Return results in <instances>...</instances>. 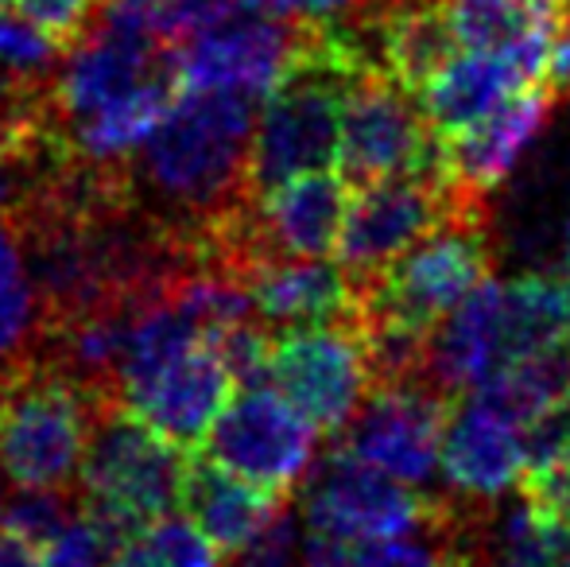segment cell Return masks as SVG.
<instances>
[{"instance_id":"24","label":"cell","mask_w":570,"mask_h":567,"mask_svg":"<svg viewBox=\"0 0 570 567\" xmlns=\"http://www.w3.org/2000/svg\"><path fill=\"white\" fill-rule=\"evenodd\" d=\"M82 517L78 490H36V486H16L8 501H0V529L16 532L28 545L47 548L62 529Z\"/></svg>"},{"instance_id":"28","label":"cell","mask_w":570,"mask_h":567,"mask_svg":"<svg viewBox=\"0 0 570 567\" xmlns=\"http://www.w3.org/2000/svg\"><path fill=\"white\" fill-rule=\"evenodd\" d=\"M106 564H109L106 540L94 532V525L86 517H78L70 529H62L43 548V564L39 567H106Z\"/></svg>"},{"instance_id":"1","label":"cell","mask_w":570,"mask_h":567,"mask_svg":"<svg viewBox=\"0 0 570 567\" xmlns=\"http://www.w3.org/2000/svg\"><path fill=\"white\" fill-rule=\"evenodd\" d=\"M261 98L179 86L140 148L120 159L128 195L203 265V245L248 198V151Z\"/></svg>"},{"instance_id":"13","label":"cell","mask_w":570,"mask_h":567,"mask_svg":"<svg viewBox=\"0 0 570 567\" xmlns=\"http://www.w3.org/2000/svg\"><path fill=\"white\" fill-rule=\"evenodd\" d=\"M233 389H237V378H233L229 362L222 358L218 342L206 339L175 358L171 365H164L140 389H132L125 404L175 447L198 451Z\"/></svg>"},{"instance_id":"23","label":"cell","mask_w":570,"mask_h":567,"mask_svg":"<svg viewBox=\"0 0 570 567\" xmlns=\"http://www.w3.org/2000/svg\"><path fill=\"white\" fill-rule=\"evenodd\" d=\"M303 564L307 567H439L435 532L392 540L365 537H326L303 529Z\"/></svg>"},{"instance_id":"25","label":"cell","mask_w":570,"mask_h":567,"mask_svg":"<svg viewBox=\"0 0 570 567\" xmlns=\"http://www.w3.org/2000/svg\"><path fill=\"white\" fill-rule=\"evenodd\" d=\"M12 8L28 23H36L59 51H67L94 28L106 0H12Z\"/></svg>"},{"instance_id":"29","label":"cell","mask_w":570,"mask_h":567,"mask_svg":"<svg viewBox=\"0 0 570 567\" xmlns=\"http://www.w3.org/2000/svg\"><path fill=\"white\" fill-rule=\"evenodd\" d=\"M245 4H253V0H164L167 31H171L175 47H179L187 36H195V31L226 20V16H233Z\"/></svg>"},{"instance_id":"35","label":"cell","mask_w":570,"mask_h":567,"mask_svg":"<svg viewBox=\"0 0 570 567\" xmlns=\"http://www.w3.org/2000/svg\"><path fill=\"white\" fill-rule=\"evenodd\" d=\"M563 16H570V0H563Z\"/></svg>"},{"instance_id":"27","label":"cell","mask_w":570,"mask_h":567,"mask_svg":"<svg viewBox=\"0 0 570 567\" xmlns=\"http://www.w3.org/2000/svg\"><path fill=\"white\" fill-rule=\"evenodd\" d=\"M229 567H307L303 564V521L292 506L240 553L229 556Z\"/></svg>"},{"instance_id":"12","label":"cell","mask_w":570,"mask_h":567,"mask_svg":"<svg viewBox=\"0 0 570 567\" xmlns=\"http://www.w3.org/2000/svg\"><path fill=\"white\" fill-rule=\"evenodd\" d=\"M556 101L559 98L543 82H528L517 94H509L493 114L481 117L478 125L454 133V137H439L443 140V156H439L443 179L470 203H485L489 190L501 187L528 156L532 140L551 121Z\"/></svg>"},{"instance_id":"18","label":"cell","mask_w":570,"mask_h":567,"mask_svg":"<svg viewBox=\"0 0 570 567\" xmlns=\"http://www.w3.org/2000/svg\"><path fill=\"white\" fill-rule=\"evenodd\" d=\"M179 506L187 509V517L206 532V540L222 556H233L245 545H253L292 506V498L261 490V486L229 475L210 459H190Z\"/></svg>"},{"instance_id":"15","label":"cell","mask_w":570,"mask_h":567,"mask_svg":"<svg viewBox=\"0 0 570 567\" xmlns=\"http://www.w3.org/2000/svg\"><path fill=\"white\" fill-rule=\"evenodd\" d=\"M245 292L268 331L357 323V295L342 265L326 257H268L245 273Z\"/></svg>"},{"instance_id":"31","label":"cell","mask_w":570,"mask_h":567,"mask_svg":"<svg viewBox=\"0 0 570 567\" xmlns=\"http://www.w3.org/2000/svg\"><path fill=\"white\" fill-rule=\"evenodd\" d=\"M543 86H548L556 98H570V16H559V23H556L548 62H543Z\"/></svg>"},{"instance_id":"8","label":"cell","mask_w":570,"mask_h":567,"mask_svg":"<svg viewBox=\"0 0 570 567\" xmlns=\"http://www.w3.org/2000/svg\"><path fill=\"white\" fill-rule=\"evenodd\" d=\"M295 493L303 529L326 537H415L431 529L439 509V493L396 482L353 459L345 447H334L323 462H315Z\"/></svg>"},{"instance_id":"14","label":"cell","mask_w":570,"mask_h":567,"mask_svg":"<svg viewBox=\"0 0 570 567\" xmlns=\"http://www.w3.org/2000/svg\"><path fill=\"white\" fill-rule=\"evenodd\" d=\"M439 467L451 498L497 501L524 475V436L478 397H458L443 428Z\"/></svg>"},{"instance_id":"4","label":"cell","mask_w":570,"mask_h":567,"mask_svg":"<svg viewBox=\"0 0 570 567\" xmlns=\"http://www.w3.org/2000/svg\"><path fill=\"white\" fill-rule=\"evenodd\" d=\"M90 397L47 354H36L0 381V475L12 486L75 490L94 412Z\"/></svg>"},{"instance_id":"9","label":"cell","mask_w":570,"mask_h":567,"mask_svg":"<svg viewBox=\"0 0 570 567\" xmlns=\"http://www.w3.org/2000/svg\"><path fill=\"white\" fill-rule=\"evenodd\" d=\"M443 140L431 129L420 98L389 70L368 67L357 75L342 109L338 175L350 187L389 175L439 172Z\"/></svg>"},{"instance_id":"32","label":"cell","mask_w":570,"mask_h":567,"mask_svg":"<svg viewBox=\"0 0 570 567\" xmlns=\"http://www.w3.org/2000/svg\"><path fill=\"white\" fill-rule=\"evenodd\" d=\"M43 564V548L28 545L16 532L0 529V567H39Z\"/></svg>"},{"instance_id":"6","label":"cell","mask_w":570,"mask_h":567,"mask_svg":"<svg viewBox=\"0 0 570 567\" xmlns=\"http://www.w3.org/2000/svg\"><path fill=\"white\" fill-rule=\"evenodd\" d=\"M206 459L279 498H292L318 459V428L272 385H237L206 431Z\"/></svg>"},{"instance_id":"20","label":"cell","mask_w":570,"mask_h":567,"mask_svg":"<svg viewBox=\"0 0 570 567\" xmlns=\"http://www.w3.org/2000/svg\"><path fill=\"white\" fill-rule=\"evenodd\" d=\"M528 86V78L512 67L509 59L489 51H454L435 75L428 78L415 98H420L423 114H428L431 129L439 137H454V133L478 125L485 114H493L509 94Z\"/></svg>"},{"instance_id":"19","label":"cell","mask_w":570,"mask_h":567,"mask_svg":"<svg viewBox=\"0 0 570 567\" xmlns=\"http://www.w3.org/2000/svg\"><path fill=\"white\" fill-rule=\"evenodd\" d=\"M361 16H365L368 43H373L381 70H389L412 94H420L428 78L458 51V36L446 20L443 0L361 8Z\"/></svg>"},{"instance_id":"26","label":"cell","mask_w":570,"mask_h":567,"mask_svg":"<svg viewBox=\"0 0 570 567\" xmlns=\"http://www.w3.org/2000/svg\"><path fill=\"white\" fill-rule=\"evenodd\" d=\"M0 62L23 75H55L59 62V47L28 23L20 12H8V4H0Z\"/></svg>"},{"instance_id":"36","label":"cell","mask_w":570,"mask_h":567,"mask_svg":"<svg viewBox=\"0 0 570 567\" xmlns=\"http://www.w3.org/2000/svg\"><path fill=\"white\" fill-rule=\"evenodd\" d=\"M563 459H567V462H570V443H567V454H563Z\"/></svg>"},{"instance_id":"5","label":"cell","mask_w":570,"mask_h":567,"mask_svg":"<svg viewBox=\"0 0 570 567\" xmlns=\"http://www.w3.org/2000/svg\"><path fill=\"white\" fill-rule=\"evenodd\" d=\"M451 214H489L485 203L462 198L443 179V167L428 175H389L361 183L345 203L338 229V265L353 287L368 284L389 261H396L415 237L439 226Z\"/></svg>"},{"instance_id":"38","label":"cell","mask_w":570,"mask_h":567,"mask_svg":"<svg viewBox=\"0 0 570 567\" xmlns=\"http://www.w3.org/2000/svg\"><path fill=\"white\" fill-rule=\"evenodd\" d=\"M567 567H570V564H567Z\"/></svg>"},{"instance_id":"11","label":"cell","mask_w":570,"mask_h":567,"mask_svg":"<svg viewBox=\"0 0 570 567\" xmlns=\"http://www.w3.org/2000/svg\"><path fill=\"white\" fill-rule=\"evenodd\" d=\"M303 23L272 8L268 0L237 8L226 20L187 36L175 47L179 86L195 90H240L264 101L299 55Z\"/></svg>"},{"instance_id":"21","label":"cell","mask_w":570,"mask_h":567,"mask_svg":"<svg viewBox=\"0 0 570 567\" xmlns=\"http://www.w3.org/2000/svg\"><path fill=\"white\" fill-rule=\"evenodd\" d=\"M43 323L12 226L0 218V381L39 354Z\"/></svg>"},{"instance_id":"34","label":"cell","mask_w":570,"mask_h":567,"mask_svg":"<svg viewBox=\"0 0 570 567\" xmlns=\"http://www.w3.org/2000/svg\"><path fill=\"white\" fill-rule=\"evenodd\" d=\"M563 268H567V276H570V218H567V226H563Z\"/></svg>"},{"instance_id":"22","label":"cell","mask_w":570,"mask_h":567,"mask_svg":"<svg viewBox=\"0 0 570 567\" xmlns=\"http://www.w3.org/2000/svg\"><path fill=\"white\" fill-rule=\"evenodd\" d=\"M106 567H222V553L195 521L167 514L128 532Z\"/></svg>"},{"instance_id":"10","label":"cell","mask_w":570,"mask_h":567,"mask_svg":"<svg viewBox=\"0 0 570 567\" xmlns=\"http://www.w3.org/2000/svg\"><path fill=\"white\" fill-rule=\"evenodd\" d=\"M451 404L454 397L435 389L428 378L381 381L342 428L338 447L396 482L431 490Z\"/></svg>"},{"instance_id":"3","label":"cell","mask_w":570,"mask_h":567,"mask_svg":"<svg viewBox=\"0 0 570 567\" xmlns=\"http://www.w3.org/2000/svg\"><path fill=\"white\" fill-rule=\"evenodd\" d=\"M493 265L497 242L489 214H451L415 237L373 281L353 287L357 323L431 334L473 287L489 281Z\"/></svg>"},{"instance_id":"37","label":"cell","mask_w":570,"mask_h":567,"mask_svg":"<svg viewBox=\"0 0 570 567\" xmlns=\"http://www.w3.org/2000/svg\"><path fill=\"white\" fill-rule=\"evenodd\" d=\"M0 501H4V493H0Z\"/></svg>"},{"instance_id":"30","label":"cell","mask_w":570,"mask_h":567,"mask_svg":"<svg viewBox=\"0 0 570 567\" xmlns=\"http://www.w3.org/2000/svg\"><path fill=\"white\" fill-rule=\"evenodd\" d=\"M284 16H292L303 28H323V23H342L361 8V0H268Z\"/></svg>"},{"instance_id":"2","label":"cell","mask_w":570,"mask_h":567,"mask_svg":"<svg viewBox=\"0 0 570 567\" xmlns=\"http://www.w3.org/2000/svg\"><path fill=\"white\" fill-rule=\"evenodd\" d=\"M187 454L190 451L159 436L125 401H109L94 412L78 470V498L82 517L106 540L109 553L140 525L179 509L190 470Z\"/></svg>"},{"instance_id":"7","label":"cell","mask_w":570,"mask_h":567,"mask_svg":"<svg viewBox=\"0 0 570 567\" xmlns=\"http://www.w3.org/2000/svg\"><path fill=\"white\" fill-rule=\"evenodd\" d=\"M264 381L284 393L318 436L338 439L373 389V365L357 323L272 331Z\"/></svg>"},{"instance_id":"16","label":"cell","mask_w":570,"mask_h":567,"mask_svg":"<svg viewBox=\"0 0 570 567\" xmlns=\"http://www.w3.org/2000/svg\"><path fill=\"white\" fill-rule=\"evenodd\" d=\"M443 8L458 47L501 55L528 82H543L563 0H443Z\"/></svg>"},{"instance_id":"17","label":"cell","mask_w":570,"mask_h":567,"mask_svg":"<svg viewBox=\"0 0 570 567\" xmlns=\"http://www.w3.org/2000/svg\"><path fill=\"white\" fill-rule=\"evenodd\" d=\"M548 354H570V276L532 268L497 281V370Z\"/></svg>"},{"instance_id":"33","label":"cell","mask_w":570,"mask_h":567,"mask_svg":"<svg viewBox=\"0 0 570 567\" xmlns=\"http://www.w3.org/2000/svg\"><path fill=\"white\" fill-rule=\"evenodd\" d=\"M439 567H470L465 560H458V556H451L446 548H439Z\"/></svg>"}]
</instances>
